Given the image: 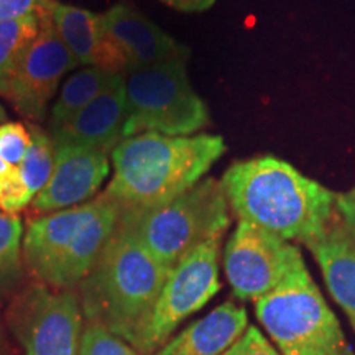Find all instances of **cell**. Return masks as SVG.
<instances>
[{"label":"cell","mask_w":355,"mask_h":355,"mask_svg":"<svg viewBox=\"0 0 355 355\" xmlns=\"http://www.w3.org/2000/svg\"><path fill=\"white\" fill-rule=\"evenodd\" d=\"M308 248L321 268L331 296L344 309L355 331V247L345 234L339 216Z\"/></svg>","instance_id":"17"},{"label":"cell","mask_w":355,"mask_h":355,"mask_svg":"<svg viewBox=\"0 0 355 355\" xmlns=\"http://www.w3.org/2000/svg\"><path fill=\"white\" fill-rule=\"evenodd\" d=\"M79 355H141L130 344L104 327L87 324L83 329Z\"/></svg>","instance_id":"23"},{"label":"cell","mask_w":355,"mask_h":355,"mask_svg":"<svg viewBox=\"0 0 355 355\" xmlns=\"http://www.w3.org/2000/svg\"><path fill=\"white\" fill-rule=\"evenodd\" d=\"M125 122L127 97L123 74L71 121L61 127L50 128V137L55 145L87 146L112 153L123 140Z\"/></svg>","instance_id":"13"},{"label":"cell","mask_w":355,"mask_h":355,"mask_svg":"<svg viewBox=\"0 0 355 355\" xmlns=\"http://www.w3.org/2000/svg\"><path fill=\"white\" fill-rule=\"evenodd\" d=\"M21 237L24 225L19 217L0 212V296L8 295L24 275Z\"/></svg>","instance_id":"21"},{"label":"cell","mask_w":355,"mask_h":355,"mask_svg":"<svg viewBox=\"0 0 355 355\" xmlns=\"http://www.w3.org/2000/svg\"><path fill=\"white\" fill-rule=\"evenodd\" d=\"M225 150L224 139L209 133L133 135L110 153L114 176L104 196L121 209L162 206L196 186Z\"/></svg>","instance_id":"2"},{"label":"cell","mask_w":355,"mask_h":355,"mask_svg":"<svg viewBox=\"0 0 355 355\" xmlns=\"http://www.w3.org/2000/svg\"><path fill=\"white\" fill-rule=\"evenodd\" d=\"M50 15L76 66H96L101 48L99 15L51 0Z\"/></svg>","instance_id":"18"},{"label":"cell","mask_w":355,"mask_h":355,"mask_svg":"<svg viewBox=\"0 0 355 355\" xmlns=\"http://www.w3.org/2000/svg\"><path fill=\"white\" fill-rule=\"evenodd\" d=\"M50 3L51 0H0V21L40 13L46 10Z\"/></svg>","instance_id":"26"},{"label":"cell","mask_w":355,"mask_h":355,"mask_svg":"<svg viewBox=\"0 0 355 355\" xmlns=\"http://www.w3.org/2000/svg\"><path fill=\"white\" fill-rule=\"evenodd\" d=\"M8 321L24 355H79L84 318L73 290L28 286L13 301Z\"/></svg>","instance_id":"8"},{"label":"cell","mask_w":355,"mask_h":355,"mask_svg":"<svg viewBox=\"0 0 355 355\" xmlns=\"http://www.w3.org/2000/svg\"><path fill=\"white\" fill-rule=\"evenodd\" d=\"M170 272L139 241L117 227L79 283L84 321L104 327L135 349Z\"/></svg>","instance_id":"3"},{"label":"cell","mask_w":355,"mask_h":355,"mask_svg":"<svg viewBox=\"0 0 355 355\" xmlns=\"http://www.w3.org/2000/svg\"><path fill=\"white\" fill-rule=\"evenodd\" d=\"M242 355H279V352L257 327L250 326L242 336Z\"/></svg>","instance_id":"28"},{"label":"cell","mask_w":355,"mask_h":355,"mask_svg":"<svg viewBox=\"0 0 355 355\" xmlns=\"http://www.w3.org/2000/svg\"><path fill=\"white\" fill-rule=\"evenodd\" d=\"M123 140L146 132L196 135L211 123L209 110L191 86L186 60H171L125 74Z\"/></svg>","instance_id":"6"},{"label":"cell","mask_w":355,"mask_h":355,"mask_svg":"<svg viewBox=\"0 0 355 355\" xmlns=\"http://www.w3.org/2000/svg\"><path fill=\"white\" fill-rule=\"evenodd\" d=\"M216 0H175L173 7L181 12H204L214 6Z\"/></svg>","instance_id":"29"},{"label":"cell","mask_w":355,"mask_h":355,"mask_svg":"<svg viewBox=\"0 0 355 355\" xmlns=\"http://www.w3.org/2000/svg\"><path fill=\"white\" fill-rule=\"evenodd\" d=\"M254 303L279 355H354L306 265Z\"/></svg>","instance_id":"5"},{"label":"cell","mask_w":355,"mask_h":355,"mask_svg":"<svg viewBox=\"0 0 355 355\" xmlns=\"http://www.w3.org/2000/svg\"><path fill=\"white\" fill-rule=\"evenodd\" d=\"M121 207L102 194L97 212L84 225L64 255L58 260L43 285L53 290H73L78 286L99 259L102 248L115 232Z\"/></svg>","instance_id":"15"},{"label":"cell","mask_w":355,"mask_h":355,"mask_svg":"<svg viewBox=\"0 0 355 355\" xmlns=\"http://www.w3.org/2000/svg\"><path fill=\"white\" fill-rule=\"evenodd\" d=\"M99 204L101 196L30 222L21 243V252L26 268L40 282H46L58 260L73 245L84 225L94 217Z\"/></svg>","instance_id":"14"},{"label":"cell","mask_w":355,"mask_h":355,"mask_svg":"<svg viewBox=\"0 0 355 355\" xmlns=\"http://www.w3.org/2000/svg\"><path fill=\"white\" fill-rule=\"evenodd\" d=\"M30 133H32V144H30L25 158L17 168H19L21 180L25 181L32 196L37 198V194L46 186L51 178L53 168H55L56 148L51 137L38 125L30 127Z\"/></svg>","instance_id":"22"},{"label":"cell","mask_w":355,"mask_h":355,"mask_svg":"<svg viewBox=\"0 0 355 355\" xmlns=\"http://www.w3.org/2000/svg\"><path fill=\"white\" fill-rule=\"evenodd\" d=\"M40 13L0 21V94L2 96L6 94L13 71L19 66L21 56L37 38Z\"/></svg>","instance_id":"20"},{"label":"cell","mask_w":355,"mask_h":355,"mask_svg":"<svg viewBox=\"0 0 355 355\" xmlns=\"http://www.w3.org/2000/svg\"><path fill=\"white\" fill-rule=\"evenodd\" d=\"M6 121V110H3L2 105H0V122Z\"/></svg>","instance_id":"32"},{"label":"cell","mask_w":355,"mask_h":355,"mask_svg":"<svg viewBox=\"0 0 355 355\" xmlns=\"http://www.w3.org/2000/svg\"><path fill=\"white\" fill-rule=\"evenodd\" d=\"M173 3H175V0H171V7H173Z\"/></svg>","instance_id":"34"},{"label":"cell","mask_w":355,"mask_h":355,"mask_svg":"<svg viewBox=\"0 0 355 355\" xmlns=\"http://www.w3.org/2000/svg\"><path fill=\"white\" fill-rule=\"evenodd\" d=\"M224 235H216L171 268L135 350L152 355L168 343L184 319L201 311L220 290L219 254Z\"/></svg>","instance_id":"7"},{"label":"cell","mask_w":355,"mask_h":355,"mask_svg":"<svg viewBox=\"0 0 355 355\" xmlns=\"http://www.w3.org/2000/svg\"><path fill=\"white\" fill-rule=\"evenodd\" d=\"M304 265L298 247L245 220H239L224 248L225 277L242 301L268 295Z\"/></svg>","instance_id":"9"},{"label":"cell","mask_w":355,"mask_h":355,"mask_svg":"<svg viewBox=\"0 0 355 355\" xmlns=\"http://www.w3.org/2000/svg\"><path fill=\"white\" fill-rule=\"evenodd\" d=\"M222 355H242V339L239 340L237 344H234L232 347L227 350V352L222 354Z\"/></svg>","instance_id":"31"},{"label":"cell","mask_w":355,"mask_h":355,"mask_svg":"<svg viewBox=\"0 0 355 355\" xmlns=\"http://www.w3.org/2000/svg\"><path fill=\"white\" fill-rule=\"evenodd\" d=\"M32 144V133L20 122L0 123V158L10 166H19Z\"/></svg>","instance_id":"24"},{"label":"cell","mask_w":355,"mask_h":355,"mask_svg":"<svg viewBox=\"0 0 355 355\" xmlns=\"http://www.w3.org/2000/svg\"><path fill=\"white\" fill-rule=\"evenodd\" d=\"M74 68L76 64L56 32L48 7L40 13L37 38L13 71L3 97L30 121H43L48 102L55 96L60 81Z\"/></svg>","instance_id":"11"},{"label":"cell","mask_w":355,"mask_h":355,"mask_svg":"<svg viewBox=\"0 0 355 355\" xmlns=\"http://www.w3.org/2000/svg\"><path fill=\"white\" fill-rule=\"evenodd\" d=\"M230 224V207L220 181L204 178L196 186L148 209H121L117 227L132 235L166 268Z\"/></svg>","instance_id":"4"},{"label":"cell","mask_w":355,"mask_h":355,"mask_svg":"<svg viewBox=\"0 0 355 355\" xmlns=\"http://www.w3.org/2000/svg\"><path fill=\"white\" fill-rule=\"evenodd\" d=\"M162 2H165V3H168V6H171V0H162Z\"/></svg>","instance_id":"33"},{"label":"cell","mask_w":355,"mask_h":355,"mask_svg":"<svg viewBox=\"0 0 355 355\" xmlns=\"http://www.w3.org/2000/svg\"><path fill=\"white\" fill-rule=\"evenodd\" d=\"M336 211L345 234L355 247V188L337 194Z\"/></svg>","instance_id":"27"},{"label":"cell","mask_w":355,"mask_h":355,"mask_svg":"<svg viewBox=\"0 0 355 355\" xmlns=\"http://www.w3.org/2000/svg\"><path fill=\"white\" fill-rule=\"evenodd\" d=\"M247 327V309L227 301L163 344L155 355H222L242 339Z\"/></svg>","instance_id":"16"},{"label":"cell","mask_w":355,"mask_h":355,"mask_svg":"<svg viewBox=\"0 0 355 355\" xmlns=\"http://www.w3.org/2000/svg\"><path fill=\"white\" fill-rule=\"evenodd\" d=\"M121 76L123 74L112 73V71L97 68V66H89V68L73 74L64 83L60 97L53 105L50 128L61 127L71 121L74 115L97 99L102 92L107 91Z\"/></svg>","instance_id":"19"},{"label":"cell","mask_w":355,"mask_h":355,"mask_svg":"<svg viewBox=\"0 0 355 355\" xmlns=\"http://www.w3.org/2000/svg\"><path fill=\"white\" fill-rule=\"evenodd\" d=\"M101 48L97 68L127 74L171 60H186L188 48L135 7L117 3L99 15Z\"/></svg>","instance_id":"10"},{"label":"cell","mask_w":355,"mask_h":355,"mask_svg":"<svg viewBox=\"0 0 355 355\" xmlns=\"http://www.w3.org/2000/svg\"><path fill=\"white\" fill-rule=\"evenodd\" d=\"M220 183L239 220L259 225L288 242L308 247L337 216L334 191L272 155L232 163Z\"/></svg>","instance_id":"1"},{"label":"cell","mask_w":355,"mask_h":355,"mask_svg":"<svg viewBox=\"0 0 355 355\" xmlns=\"http://www.w3.org/2000/svg\"><path fill=\"white\" fill-rule=\"evenodd\" d=\"M33 196L21 180L19 168L13 166L6 180L0 183V209L6 214L17 216L33 202Z\"/></svg>","instance_id":"25"},{"label":"cell","mask_w":355,"mask_h":355,"mask_svg":"<svg viewBox=\"0 0 355 355\" xmlns=\"http://www.w3.org/2000/svg\"><path fill=\"white\" fill-rule=\"evenodd\" d=\"M13 166H10V165H7L6 162H3L2 158H0V183H2L3 180H6L7 178V175L8 173H10V170H12Z\"/></svg>","instance_id":"30"},{"label":"cell","mask_w":355,"mask_h":355,"mask_svg":"<svg viewBox=\"0 0 355 355\" xmlns=\"http://www.w3.org/2000/svg\"><path fill=\"white\" fill-rule=\"evenodd\" d=\"M55 168L30 204L37 214H51L87 202L109 175V152L87 146L55 145Z\"/></svg>","instance_id":"12"}]
</instances>
